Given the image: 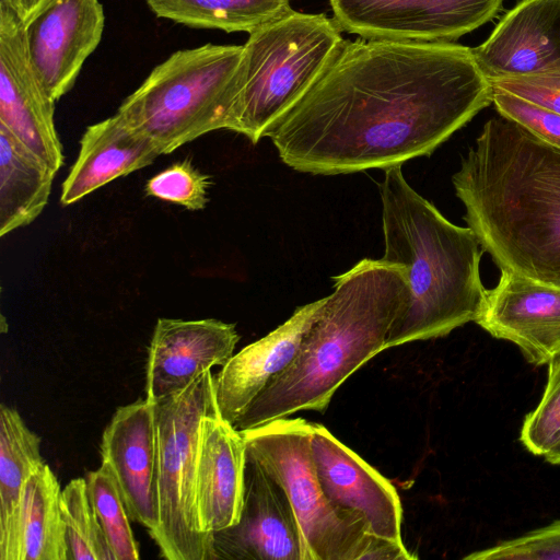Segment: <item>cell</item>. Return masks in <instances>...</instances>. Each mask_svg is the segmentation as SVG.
<instances>
[{
	"label": "cell",
	"mask_w": 560,
	"mask_h": 560,
	"mask_svg": "<svg viewBox=\"0 0 560 560\" xmlns=\"http://www.w3.org/2000/svg\"><path fill=\"white\" fill-rule=\"evenodd\" d=\"M492 100V85L469 47L345 39L264 137L299 172L386 170L430 155Z\"/></svg>",
	"instance_id": "6da1fadb"
},
{
	"label": "cell",
	"mask_w": 560,
	"mask_h": 560,
	"mask_svg": "<svg viewBox=\"0 0 560 560\" xmlns=\"http://www.w3.org/2000/svg\"><path fill=\"white\" fill-rule=\"evenodd\" d=\"M452 183L501 271L560 289V148L500 115L483 125Z\"/></svg>",
	"instance_id": "7a4b0ae2"
},
{
	"label": "cell",
	"mask_w": 560,
	"mask_h": 560,
	"mask_svg": "<svg viewBox=\"0 0 560 560\" xmlns=\"http://www.w3.org/2000/svg\"><path fill=\"white\" fill-rule=\"evenodd\" d=\"M292 363L234 422L238 431L288 418L302 410L324 412L340 385L385 350L389 330L409 301L406 268L362 259L332 278Z\"/></svg>",
	"instance_id": "3957f363"
},
{
	"label": "cell",
	"mask_w": 560,
	"mask_h": 560,
	"mask_svg": "<svg viewBox=\"0 0 560 560\" xmlns=\"http://www.w3.org/2000/svg\"><path fill=\"white\" fill-rule=\"evenodd\" d=\"M380 194L383 259L406 268L410 293L385 350L444 337L476 322L487 289L480 275L483 249L474 231L452 223L419 195L400 165L385 170Z\"/></svg>",
	"instance_id": "277c9868"
},
{
	"label": "cell",
	"mask_w": 560,
	"mask_h": 560,
	"mask_svg": "<svg viewBox=\"0 0 560 560\" xmlns=\"http://www.w3.org/2000/svg\"><path fill=\"white\" fill-rule=\"evenodd\" d=\"M243 45L208 43L180 49L155 66L117 113L162 154L234 127Z\"/></svg>",
	"instance_id": "5b68a950"
},
{
	"label": "cell",
	"mask_w": 560,
	"mask_h": 560,
	"mask_svg": "<svg viewBox=\"0 0 560 560\" xmlns=\"http://www.w3.org/2000/svg\"><path fill=\"white\" fill-rule=\"evenodd\" d=\"M325 13L295 10L248 34L243 45L233 131L257 143L316 82L343 43Z\"/></svg>",
	"instance_id": "8992f818"
},
{
	"label": "cell",
	"mask_w": 560,
	"mask_h": 560,
	"mask_svg": "<svg viewBox=\"0 0 560 560\" xmlns=\"http://www.w3.org/2000/svg\"><path fill=\"white\" fill-rule=\"evenodd\" d=\"M313 422L281 418L241 431L247 456L285 491L299 521L303 560H364L376 536L360 515L335 506L319 483Z\"/></svg>",
	"instance_id": "52a82bcc"
},
{
	"label": "cell",
	"mask_w": 560,
	"mask_h": 560,
	"mask_svg": "<svg viewBox=\"0 0 560 560\" xmlns=\"http://www.w3.org/2000/svg\"><path fill=\"white\" fill-rule=\"evenodd\" d=\"M159 443L160 524L152 537L167 560H214L212 535L199 529L196 472L203 419L218 410L214 376L154 402Z\"/></svg>",
	"instance_id": "ba28073f"
},
{
	"label": "cell",
	"mask_w": 560,
	"mask_h": 560,
	"mask_svg": "<svg viewBox=\"0 0 560 560\" xmlns=\"http://www.w3.org/2000/svg\"><path fill=\"white\" fill-rule=\"evenodd\" d=\"M342 32L364 39L453 43L497 16L503 0H328Z\"/></svg>",
	"instance_id": "9c48e42d"
},
{
	"label": "cell",
	"mask_w": 560,
	"mask_h": 560,
	"mask_svg": "<svg viewBox=\"0 0 560 560\" xmlns=\"http://www.w3.org/2000/svg\"><path fill=\"white\" fill-rule=\"evenodd\" d=\"M105 13L100 0H40L24 20V44L47 94L58 101L74 85L101 43Z\"/></svg>",
	"instance_id": "30bf717a"
},
{
	"label": "cell",
	"mask_w": 560,
	"mask_h": 560,
	"mask_svg": "<svg viewBox=\"0 0 560 560\" xmlns=\"http://www.w3.org/2000/svg\"><path fill=\"white\" fill-rule=\"evenodd\" d=\"M24 19L0 9V124L56 172L65 155L55 125V103L27 56Z\"/></svg>",
	"instance_id": "8fae6325"
},
{
	"label": "cell",
	"mask_w": 560,
	"mask_h": 560,
	"mask_svg": "<svg viewBox=\"0 0 560 560\" xmlns=\"http://www.w3.org/2000/svg\"><path fill=\"white\" fill-rule=\"evenodd\" d=\"M101 462L114 478L131 520L151 537L160 524L159 443L154 402L116 409L101 441Z\"/></svg>",
	"instance_id": "7c38bea8"
},
{
	"label": "cell",
	"mask_w": 560,
	"mask_h": 560,
	"mask_svg": "<svg viewBox=\"0 0 560 560\" xmlns=\"http://www.w3.org/2000/svg\"><path fill=\"white\" fill-rule=\"evenodd\" d=\"M212 548L214 560H303L301 527L285 491L248 456L240 520L212 533Z\"/></svg>",
	"instance_id": "4fadbf2b"
},
{
	"label": "cell",
	"mask_w": 560,
	"mask_h": 560,
	"mask_svg": "<svg viewBox=\"0 0 560 560\" xmlns=\"http://www.w3.org/2000/svg\"><path fill=\"white\" fill-rule=\"evenodd\" d=\"M311 447L328 500L338 509L363 517L372 535L404 544L402 509L392 482L323 424L313 423Z\"/></svg>",
	"instance_id": "5bb4252c"
},
{
	"label": "cell",
	"mask_w": 560,
	"mask_h": 560,
	"mask_svg": "<svg viewBox=\"0 0 560 560\" xmlns=\"http://www.w3.org/2000/svg\"><path fill=\"white\" fill-rule=\"evenodd\" d=\"M475 323L516 346L528 363L548 364L560 352V289L502 270Z\"/></svg>",
	"instance_id": "9a60e30c"
},
{
	"label": "cell",
	"mask_w": 560,
	"mask_h": 560,
	"mask_svg": "<svg viewBox=\"0 0 560 560\" xmlns=\"http://www.w3.org/2000/svg\"><path fill=\"white\" fill-rule=\"evenodd\" d=\"M240 335L234 324L207 318H159L148 348L145 399L158 402L187 388L202 372L223 366Z\"/></svg>",
	"instance_id": "2e32d148"
},
{
	"label": "cell",
	"mask_w": 560,
	"mask_h": 560,
	"mask_svg": "<svg viewBox=\"0 0 560 560\" xmlns=\"http://www.w3.org/2000/svg\"><path fill=\"white\" fill-rule=\"evenodd\" d=\"M471 49L490 82L552 70L560 66V0H521Z\"/></svg>",
	"instance_id": "e0dca14e"
},
{
	"label": "cell",
	"mask_w": 560,
	"mask_h": 560,
	"mask_svg": "<svg viewBox=\"0 0 560 560\" xmlns=\"http://www.w3.org/2000/svg\"><path fill=\"white\" fill-rule=\"evenodd\" d=\"M325 298L299 307L278 328L232 355L214 376L219 415L234 424L296 357Z\"/></svg>",
	"instance_id": "ac0fdd59"
},
{
	"label": "cell",
	"mask_w": 560,
	"mask_h": 560,
	"mask_svg": "<svg viewBox=\"0 0 560 560\" xmlns=\"http://www.w3.org/2000/svg\"><path fill=\"white\" fill-rule=\"evenodd\" d=\"M247 462L241 431L219 411L201 428L196 472V511L199 529L208 535L235 525L241 516Z\"/></svg>",
	"instance_id": "d6986e66"
},
{
	"label": "cell",
	"mask_w": 560,
	"mask_h": 560,
	"mask_svg": "<svg viewBox=\"0 0 560 560\" xmlns=\"http://www.w3.org/2000/svg\"><path fill=\"white\" fill-rule=\"evenodd\" d=\"M162 153L118 113L90 125L61 189L62 206L72 205L104 185L141 170Z\"/></svg>",
	"instance_id": "ffe728a7"
},
{
	"label": "cell",
	"mask_w": 560,
	"mask_h": 560,
	"mask_svg": "<svg viewBox=\"0 0 560 560\" xmlns=\"http://www.w3.org/2000/svg\"><path fill=\"white\" fill-rule=\"evenodd\" d=\"M56 171L0 124V235L32 223L46 207Z\"/></svg>",
	"instance_id": "44dd1931"
},
{
	"label": "cell",
	"mask_w": 560,
	"mask_h": 560,
	"mask_svg": "<svg viewBox=\"0 0 560 560\" xmlns=\"http://www.w3.org/2000/svg\"><path fill=\"white\" fill-rule=\"evenodd\" d=\"M40 438L19 411L0 407V560H18V523L27 479L45 463Z\"/></svg>",
	"instance_id": "7402d4cb"
},
{
	"label": "cell",
	"mask_w": 560,
	"mask_h": 560,
	"mask_svg": "<svg viewBox=\"0 0 560 560\" xmlns=\"http://www.w3.org/2000/svg\"><path fill=\"white\" fill-rule=\"evenodd\" d=\"M59 481L43 464L25 482L18 523V560H69Z\"/></svg>",
	"instance_id": "603a6c76"
},
{
	"label": "cell",
	"mask_w": 560,
	"mask_h": 560,
	"mask_svg": "<svg viewBox=\"0 0 560 560\" xmlns=\"http://www.w3.org/2000/svg\"><path fill=\"white\" fill-rule=\"evenodd\" d=\"M161 19L192 28L250 33L292 10L290 0H144Z\"/></svg>",
	"instance_id": "cb8c5ba5"
},
{
	"label": "cell",
	"mask_w": 560,
	"mask_h": 560,
	"mask_svg": "<svg viewBox=\"0 0 560 560\" xmlns=\"http://www.w3.org/2000/svg\"><path fill=\"white\" fill-rule=\"evenodd\" d=\"M69 560H115L91 502L85 478H74L60 494Z\"/></svg>",
	"instance_id": "d4e9b609"
},
{
	"label": "cell",
	"mask_w": 560,
	"mask_h": 560,
	"mask_svg": "<svg viewBox=\"0 0 560 560\" xmlns=\"http://www.w3.org/2000/svg\"><path fill=\"white\" fill-rule=\"evenodd\" d=\"M88 491L115 560L140 558L129 513L118 487L103 465L85 476Z\"/></svg>",
	"instance_id": "484cf974"
},
{
	"label": "cell",
	"mask_w": 560,
	"mask_h": 560,
	"mask_svg": "<svg viewBox=\"0 0 560 560\" xmlns=\"http://www.w3.org/2000/svg\"><path fill=\"white\" fill-rule=\"evenodd\" d=\"M520 440L529 453L542 457L560 444V352L548 363L545 390L525 417Z\"/></svg>",
	"instance_id": "4316f807"
},
{
	"label": "cell",
	"mask_w": 560,
	"mask_h": 560,
	"mask_svg": "<svg viewBox=\"0 0 560 560\" xmlns=\"http://www.w3.org/2000/svg\"><path fill=\"white\" fill-rule=\"evenodd\" d=\"M210 185L209 175L196 168L190 160H183L152 176L144 191L148 196L196 211L208 203Z\"/></svg>",
	"instance_id": "83f0119b"
},
{
	"label": "cell",
	"mask_w": 560,
	"mask_h": 560,
	"mask_svg": "<svg viewBox=\"0 0 560 560\" xmlns=\"http://www.w3.org/2000/svg\"><path fill=\"white\" fill-rule=\"evenodd\" d=\"M467 560H560V520L474 551Z\"/></svg>",
	"instance_id": "f1b7e54d"
},
{
	"label": "cell",
	"mask_w": 560,
	"mask_h": 560,
	"mask_svg": "<svg viewBox=\"0 0 560 560\" xmlns=\"http://www.w3.org/2000/svg\"><path fill=\"white\" fill-rule=\"evenodd\" d=\"M492 103L501 116L520 124L538 138L560 148V113L495 89H493Z\"/></svg>",
	"instance_id": "f546056e"
},
{
	"label": "cell",
	"mask_w": 560,
	"mask_h": 560,
	"mask_svg": "<svg viewBox=\"0 0 560 560\" xmlns=\"http://www.w3.org/2000/svg\"><path fill=\"white\" fill-rule=\"evenodd\" d=\"M490 83L492 89L505 91L560 113V66L544 73L501 79Z\"/></svg>",
	"instance_id": "4dcf8cb0"
},
{
	"label": "cell",
	"mask_w": 560,
	"mask_h": 560,
	"mask_svg": "<svg viewBox=\"0 0 560 560\" xmlns=\"http://www.w3.org/2000/svg\"><path fill=\"white\" fill-rule=\"evenodd\" d=\"M544 458L549 464L560 465V444Z\"/></svg>",
	"instance_id": "1f68e13d"
},
{
	"label": "cell",
	"mask_w": 560,
	"mask_h": 560,
	"mask_svg": "<svg viewBox=\"0 0 560 560\" xmlns=\"http://www.w3.org/2000/svg\"><path fill=\"white\" fill-rule=\"evenodd\" d=\"M40 0H20L23 13L25 18L30 14V12L38 4Z\"/></svg>",
	"instance_id": "d6a6232c"
}]
</instances>
